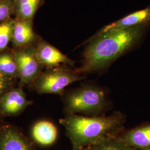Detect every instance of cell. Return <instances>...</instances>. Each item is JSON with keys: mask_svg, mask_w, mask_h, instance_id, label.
<instances>
[{"mask_svg": "<svg viewBox=\"0 0 150 150\" xmlns=\"http://www.w3.org/2000/svg\"><path fill=\"white\" fill-rule=\"evenodd\" d=\"M58 129L51 121L42 120L36 122L31 129V139L42 147L54 145L58 137Z\"/></svg>", "mask_w": 150, "mask_h": 150, "instance_id": "10", "label": "cell"}, {"mask_svg": "<svg viewBox=\"0 0 150 150\" xmlns=\"http://www.w3.org/2000/svg\"><path fill=\"white\" fill-rule=\"evenodd\" d=\"M11 12V2L8 0L0 1V21L6 20Z\"/></svg>", "mask_w": 150, "mask_h": 150, "instance_id": "18", "label": "cell"}, {"mask_svg": "<svg viewBox=\"0 0 150 150\" xmlns=\"http://www.w3.org/2000/svg\"><path fill=\"white\" fill-rule=\"evenodd\" d=\"M125 116L115 112L109 116L66 115L59 122L64 127L72 150L88 148L103 139L117 136L124 131Z\"/></svg>", "mask_w": 150, "mask_h": 150, "instance_id": "2", "label": "cell"}, {"mask_svg": "<svg viewBox=\"0 0 150 150\" xmlns=\"http://www.w3.org/2000/svg\"><path fill=\"white\" fill-rule=\"evenodd\" d=\"M145 23H150V5L107 25L97 32L95 35H99L106 32L134 27Z\"/></svg>", "mask_w": 150, "mask_h": 150, "instance_id": "9", "label": "cell"}, {"mask_svg": "<svg viewBox=\"0 0 150 150\" xmlns=\"http://www.w3.org/2000/svg\"><path fill=\"white\" fill-rule=\"evenodd\" d=\"M13 54L20 74L21 85H31L41 73L43 67L38 59L35 49L22 48L15 51Z\"/></svg>", "mask_w": 150, "mask_h": 150, "instance_id": "5", "label": "cell"}, {"mask_svg": "<svg viewBox=\"0 0 150 150\" xmlns=\"http://www.w3.org/2000/svg\"><path fill=\"white\" fill-rule=\"evenodd\" d=\"M35 39L30 22L26 20L17 21L13 25L12 40L17 48H24L32 43Z\"/></svg>", "mask_w": 150, "mask_h": 150, "instance_id": "12", "label": "cell"}, {"mask_svg": "<svg viewBox=\"0 0 150 150\" xmlns=\"http://www.w3.org/2000/svg\"><path fill=\"white\" fill-rule=\"evenodd\" d=\"M4 117L1 115V113H0V126L3 123H4Z\"/></svg>", "mask_w": 150, "mask_h": 150, "instance_id": "19", "label": "cell"}, {"mask_svg": "<svg viewBox=\"0 0 150 150\" xmlns=\"http://www.w3.org/2000/svg\"><path fill=\"white\" fill-rule=\"evenodd\" d=\"M150 25L145 23L93 35L86 42L81 65L74 71L83 76L106 70L116 59L140 43Z\"/></svg>", "mask_w": 150, "mask_h": 150, "instance_id": "1", "label": "cell"}, {"mask_svg": "<svg viewBox=\"0 0 150 150\" xmlns=\"http://www.w3.org/2000/svg\"><path fill=\"white\" fill-rule=\"evenodd\" d=\"M85 79L84 76L76 74L74 70L54 67L41 72L31 85L39 94L61 95L66 87Z\"/></svg>", "mask_w": 150, "mask_h": 150, "instance_id": "4", "label": "cell"}, {"mask_svg": "<svg viewBox=\"0 0 150 150\" xmlns=\"http://www.w3.org/2000/svg\"><path fill=\"white\" fill-rule=\"evenodd\" d=\"M40 63L47 68L59 67L61 64L74 67L75 62L61 52L59 50L46 42H41L35 48Z\"/></svg>", "mask_w": 150, "mask_h": 150, "instance_id": "8", "label": "cell"}, {"mask_svg": "<svg viewBox=\"0 0 150 150\" xmlns=\"http://www.w3.org/2000/svg\"><path fill=\"white\" fill-rule=\"evenodd\" d=\"M0 150H37L35 142L9 123L0 126Z\"/></svg>", "mask_w": 150, "mask_h": 150, "instance_id": "6", "label": "cell"}, {"mask_svg": "<svg viewBox=\"0 0 150 150\" xmlns=\"http://www.w3.org/2000/svg\"><path fill=\"white\" fill-rule=\"evenodd\" d=\"M32 103V101L28 100L22 86L15 87L0 97V113L4 118L16 116Z\"/></svg>", "mask_w": 150, "mask_h": 150, "instance_id": "7", "label": "cell"}, {"mask_svg": "<svg viewBox=\"0 0 150 150\" xmlns=\"http://www.w3.org/2000/svg\"><path fill=\"white\" fill-rule=\"evenodd\" d=\"M118 136L136 150H150V123L123 131Z\"/></svg>", "mask_w": 150, "mask_h": 150, "instance_id": "11", "label": "cell"}, {"mask_svg": "<svg viewBox=\"0 0 150 150\" xmlns=\"http://www.w3.org/2000/svg\"><path fill=\"white\" fill-rule=\"evenodd\" d=\"M0 72L16 80L20 79V74L13 53L0 54Z\"/></svg>", "mask_w": 150, "mask_h": 150, "instance_id": "14", "label": "cell"}, {"mask_svg": "<svg viewBox=\"0 0 150 150\" xmlns=\"http://www.w3.org/2000/svg\"><path fill=\"white\" fill-rule=\"evenodd\" d=\"M66 115H101L109 105L107 93L101 87L85 84L61 95Z\"/></svg>", "mask_w": 150, "mask_h": 150, "instance_id": "3", "label": "cell"}, {"mask_svg": "<svg viewBox=\"0 0 150 150\" xmlns=\"http://www.w3.org/2000/svg\"><path fill=\"white\" fill-rule=\"evenodd\" d=\"M80 150H90V149L88 147V148H86V149H82Z\"/></svg>", "mask_w": 150, "mask_h": 150, "instance_id": "20", "label": "cell"}, {"mask_svg": "<svg viewBox=\"0 0 150 150\" xmlns=\"http://www.w3.org/2000/svg\"><path fill=\"white\" fill-rule=\"evenodd\" d=\"M41 0H17V10L23 20H28L35 15Z\"/></svg>", "mask_w": 150, "mask_h": 150, "instance_id": "15", "label": "cell"}, {"mask_svg": "<svg viewBox=\"0 0 150 150\" xmlns=\"http://www.w3.org/2000/svg\"><path fill=\"white\" fill-rule=\"evenodd\" d=\"M90 150H136L118 136L103 139L88 147Z\"/></svg>", "mask_w": 150, "mask_h": 150, "instance_id": "13", "label": "cell"}, {"mask_svg": "<svg viewBox=\"0 0 150 150\" xmlns=\"http://www.w3.org/2000/svg\"><path fill=\"white\" fill-rule=\"evenodd\" d=\"M17 80L0 72V97L7 91L15 87Z\"/></svg>", "mask_w": 150, "mask_h": 150, "instance_id": "17", "label": "cell"}, {"mask_svg": "<svg viewBox=\"0 0 150 150\" xmlns=\"http://www.w3.org/2000/svg\"><path fill=\"white\" fill-rule=\"evenodd\" d=\"M14 23L6 22L0 24V52L5 49L12 39Z\"/></svg>", "mask_w": 150, "mask_h": 150, "instance_id": "16", "label": "cell"}]
</instances>
